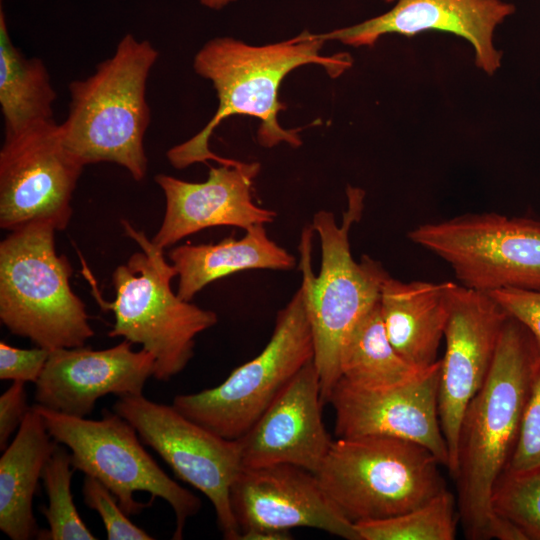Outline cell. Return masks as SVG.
<instances>
[{"instance_id":"10","label":"cell","mask_w":540,"mask_h":540,"mask_svg":"<svg viewBox=\"0 0 540 540\" xmlns=\"http://www.w3.org/2000/svg\"><path fill=\"white\" fill-rule=\"evenodd\" d=\"M408 238L444 260L465 287L540 291V221L465 214L418 225Z\"/></svg>"},{"instance_id":"2","label":"cell","mask_w":540,"mask_h":540,"mask_svg":"<svg viewBox=\"0 0 540 540\" xmlns=\"http://www.w3.org/2000/svg\"><path fill=\"white\" fill-rule=\"evenodd\" d=\"M324 42L304 31L287 41L263 46H252L231 37L214 38L204 44L194 58L193 67L199 76L212 82L219 105L199 133L168 150L170 164L183 169L209 160L218 164L234 162L214 154L208 144L214 129L233 115L260 120L257 140L265 148L282 142L299 147L302 142L296 131L282 128L277 120L279 111L286 109L278 98L279 87L290 71L305 64H319L331 77L351 67L349 54L321 55Z\"/></svg>"},{"instance_id":"21","label":"cell","mask_w":540,"mask_h":540,"mask_svg":"<svg viewBox=\"0 0 540 540\" xmlns=\"http://www.w3.org/2000/svg\"><path fill=\"white\" fill-rule=\"evenodd\" d=\"M240 239L226 237L216 244H185L168 254L177 270V295L192 298L209 283L251 269L291 270L296 259L267 235L264 225L245 230Z\"/></svg>"},{"instance_id":"25","label":"cell","mask_w":540,"mask_h":540,"mask_svg":"<svg viewBox=\"0 0 540 540\" xmlns=\"http://www.w3.org/2000/svg\"><path fill=\"white\" fill-rule=\"evenodd\" d=\"M456 499L444 489L426 503L397 516L355 524L360 540H453Z\"/></svg>"},{"instance_id":"29","label":"cell","mask_w":540,"mask_h":540,"mask_svg":"<svg viewBox=\"0 0 540 540\" xmlns=\"http://www.w3.org/2000/svg\"><path fill=\"white\" fill-rule=\"evenodd\" d=\"M540 467V359L524 409L519 435L506 469L526 471Z\"/></svg>"},{"instance_id":"12","label":"cell","mask_w":540,"mask_h":540,"mask_svg":"<svg viewBox=\"0 0 540 540\" xmlns=\"http://www.w3.org/2000/svg\"><path fill=\"white\" fill-rule=\"evenodd\" d=\"M84 167L64 144L54 119L5 135L0 150L1 228L13 231L45 222L64 230Z\"/></svg>"},{"instance_id":"35","label":"cell","mask_w":540,"mask_h":540,"mask_svg":"<svg viewBox=\"0 0 540 540\" xmlns=\"http://www.w3.org/2000/svg\"><path fill=\"white\" fill-rule=\"evenodd\" d=\"M386 2H393V1H396V0H385ZM398 1V0H397Z\"/></svg>"},{"instance_id":"11","label":"cell","mask_w":540,"mask_h":540,"mask_svg":"<svg viewBox=\"0 0 540 540\" xmlns=\"http://www.w3.org/2000/svg\"><path fill=\"white\" fill-rule=\"evenodd\" d=\"M113 411L126 419L141 441L155 450L183 481L212 503L225 539L240 540L230 489L242 466L239 439H227L195 423L172 405L141 395L120 396Z\"/></svg>"},{"instance_id":"16","label":"cell","mask_w":540,"mask_h":540,"mask_svg":"<svg viewBox=\"0 0 540 540\" xmlns=\"http://www.w3.org/2000/svg\"><path fill=\"white\" fill-rule=\"evenodd\" d=\"M155 358L128 340L103 350L88 347L50 351L35 383L36 404L75 417H86L105 395H141L153 376Z\"/></svg>"},{"instance_id":"5","label":"cell","mask_w":540,"mask_h":540,"mask_svg":"<svg viewBox=\"0 0 540 540\" xmlns=\"http://www.w3.org/2000/svg\"><path fill=\"white\" fill-rule=\"evenodd\" d=\"M51 224L33 222L0 243V319L14 335L53 350L93 337L83 301L72 291V267L55 249Z\"/></svg>"},{"instance_id":"1","label":"cell","mask_w":540,"mask_h":540,"mask_svg":"<svg viewBox=\"0 0 540 540\" xmlns=\"http://www.w3.org/2000/svg\"><path fill=\"white\" fill-rule=\"evenodd\" d=\"M540 344L508 316L482 387L468 404L458 441V516L470 540H526L493 510L492 493L517 443Z\"/></svg>"},{"instance_id":"30","label":"cell","mask_w":540,"mask_h":540,"mask_svg":"<svg viewBox=\"0 0 540 540\" xmlns=\"http://www.w3.org/2000/svg\"><path fill=\"white\" fill-rule=\"evenodd\" d=\"M51 350L37 346L21 349L0 342V379L36 383Z\"/></svg>"},{"instance_id":"15","label":"cell","mask_w":540,"mask_h":540,"mask_svg":"<svg viewBox=\"0 0 540 540\" xmlns=\"http://www.w3.org/2000/svg\"><path fill=\"white\" fill-rule=\"evenodd\" d=\"M230 502L241 533L307 527L360 540L355 524L340 512L316 475L295 465L243 467L231 486Z\"/></svg>"},{"instance_id":"32","label":"cell","mask_w":540,"mask_h":540,"mask_svg":"<svg viewBox=\"0 0 540 540\" xmlns=\"http://www.w3.org/2000/svg\"><path fill=\"white\" fill-rule=\"evenodd\" d=\"M25 382L13 384L0 396V449L5 450L15 430L20 427L29 411Z\"/></svg>"},{"instance_id":"14","label":"cell","mask_w":540,"mask_h":540,"mask_svg":"<svg viewBox=\"0 0 540 540\" xmlns=\"http://www.w3.org/2000/svg\"><path fill=\"white\" fill-rule=\"evenodd\" d=\"M440 360L419 378L387 389L355 387L340 378L328 402L335 411L338 438L396 437L427 448L448 467L449 453L438 414Z\"/></svg>"},{"instance_id":"23","label":"cell","mask_w":540,"mask_h":540,"mask_svg":"<svg viewBox=\"0 0 540 540\" xmlns=\"http://www.w3.org/2000/svg\"><path fill=\"white\" fill-rule=\"evenodd\" d=\"M0 106L5 135L54 119L56 91L45 63L27 58L12 42L0 1Z\"/></svg>"},{"instance_id":"22","label":"cell","mask_w":540,"mask_h":540,"mask_svg":"<svg viewBox=\"0 0 540 540\" xmlns=\"http://www.w3.org/2000/svg\"><path fill=\"white\" fill-rule=\"evenodd\" d=\"M57 444L31 407L0 458V530L12 540L38 535L32 500Z\"/></svg>"},{"instance_id":"9","label":"cell","mask_w":540,"mask_h":540,"mask_svg":"<svg viewBox=\"0 0 540 540\" xmlns=\"http://www.w3.org/2000/svg\"><path fill=\"white\" fill-rule=\"evenodd\" d=\"M51 437L71 450L74 470L105 485L128 515L152 503H141L134 493L145 491L152 500H165L176 516L173 539H182L188 518L198 513L201 500L172 480L143 448L136 429L116 412L103 411L100 420L75 417L33 406Z\"/></svg>"},{"instance_id":"34","label":"cell","mask_w":540,"mask_h":540,"mask_svg":"<svg viewBox=\"0 0 540 540\" xmlns=\"http://www.w3.org/2000/svg\"><path fill=\"white\" fill-rule=\"evenodd\" d=\"M201 3L211 9H221L235 0H200Z\"/></svg>"},{"instance_id":"6","label":"cell","mask_w":540,"mask_h":540,"mask_svg":"<svg viewBox=\"0 0 540 540\" xmlns=\"http://www.w3.org/2000/svg\"><path fill=\"white\" fill-rule=\"evenodd\" d=\"M122 225L141 251L114 270L115 299L106 302L96 290L95 297L102 309L114 313L115 323L108 336L142 345L155 358L153 377L168 381L193 357L195 337L213 327L218 317L174 293L171 280L177 270L165 260L164 250L128 221Z\"/></svg>"},{"instance_id":"31","label":"cell","mask_w":540,"mask_h":540,"mask_svg":"<svg viewBox=\"0 0 540 540\" xmlns=\"http://www.w3.org/2000/svg\"><path fill=\"white\" fill-rule=\"evenodd\" d=\"M488 294L540 344V291L506 288Z\"/></svg>"},{"instance_id":"24","label":"cell","mask_w":540,"mask_h":540,"mask_svg":"<svg viewBox=\"0 0 540 540\" xmlns=\"http://www.w3.org/2000/svg\"><path fill=\"white\" fill-rule=\"evenodd\" d=\"M340 378L368 390L395 387L422 376L428 368L407 362L390 343L379 302L355 325L340 354Z\"/></svg>"},{"instance_id":"26","label":"cell","mask_w":540,"mask_h":540,"mask_svg":"<svg viewBox=\"0 0 540 540\" xmlns=\"http://www.w3.org/2000/svg\"><path fill=\"white\" fill-rule=\"evenodd\" d=\"M73 471L71 455L58 443L41 476L49 501L48 507L41 508V513L45 516L49 528L38 532L39 539H96L74 504L71 493Z\"/></svg>"},{"instance_id":"3","label":"cell","mask_w":540,"mask_h":540,"mask_svg":"<svg viewBox=\"0 0 540 540\" xmlns=\"http://www.w3.org/2000/svg\"><path fill=\"white\" fill-rule=\"evenodd\" d=\"M347 209L339 224L334 213L320 210L302 231L300 267L314 339V364L321 399L327 403L340 379L343 344L359 320L378 302L389 275L380 262L363 255L355 261L349 233L364 209L365 192L349 186Z\"/></svg>"},{"instance_id":"27","label":"cell","mask_w":540,"mask_h":540,"mask_svg":"<svg viewBox=\"0 0 540 540\" xmlns=\"http://www.w3.org/2000/svg\"><path fill=\"white\" fill-rule=\"evenodd\" d=\"M492 507L526 540H540V467L526 471L505 469L495 483Z\"/></svg>"},{"instance_id":"4","label":"cell","mask_w":540,"mask_h":540,"mask_svg":"<svg viewBox=\"0 0 540 540\" xmlns=\"http://www.w3.org/2000/svg\"><path fill=\"white\" fill-rule=\"evenodd\" d=\"M159 52L148 40L124 35L112 56L85 79L70 82L64 144L84 165L111 162L142 181L148 168L144 135L150 124L146 87Z\"/></svg>"},{"instance_id":"28","label":"cell","mask_w":540,"mask_h":540,"mask_svg":"<svg viewBox=\"0 0 540 540\" xmlns=\"http://www.w3.org/2000/svg\"><path fill=\"white\" fill-rule=\"evenodd\" d=\"M82 493L85 504L95 510L102 518L107 539H154L129 520L128 515L122 510L113 493L97 479L85 475Z\"/></svg>"},{"instance_id":"33","label":"cell","mask_w":540,"mask_h":540,"mask_svg":"<svg viewBox=\"0 0 540 540\" xmlns=\"http://www.w3.org/2000/svg\"><path fill=\"white\" fill-rule=\"evenodd\" d=\"M292 539L289 531L247 530L241 533L240 540H288Z\"/></svg>"},{"instance_id":"18","label":"cell","mask_w":540,"mask_h":540,"mask_svg":"<svg viewBox=\"0 0 540 540\" xmlns=\"http://www.w3.org/2000/svg\"><path fill=\"white\" fill-rule=\"evenodd\" d=\"M514 12L515 6L502 0H398L392 9L377 17L310 36L361 47L373 46L390 33L410 37L429 30L449 32L467 40L473 47L477 68L493 75L503 56L494 45V31Z\"/></svg>"},{"instance_id":"20","label":"cell","mask_w":540,"mask_h":540,"mask_svg":"<svg viewBox=\"0 0 540 540\" xmlns=\"http://www.w3.org/2000/svg\"><path fill=\"white\" fill-rule=\"evenodd\" d=\"M453 282H402L387 276L382 283L379 306L387 337L410 364L428 368L437 350L449 314Z\"/></svg>"},{"instance_id":"13","label":"cell","mask_w":540,"mask_h":540,"mask_svg":"<svg viewBox=\"0 0 540 540\" xmlns=\"http://www.w3.org/2000/svg\"><path fill=\"white\" fill-rule=\"evenodd\" d=\"M508 316L490 294L453 283L438 389L439 420L449 453L447 468L453 478L464 413L487 378Z\"/></svg>"},{"instance_id":"17","label":"cell","mask_w":540,"mask_h":540,"mask_svg":"<svg viewBox=\"0 0 540 540\" xmlns=\"http://www.w3.org/2000/svg\"><path fill=\"white\" fill-rule=\"evenodd\" d=\"M260 171L257 162L234 161L209 167L204 182H188L158 174L155 182L162 189L166 207L158 232L151 239L161 250L201 230L233 226L247 230L272 223L277 213L253 201L254 179Z\"/></svg>"},{"instance_id":"8","label":"cell","mask_w":540,"mask_h":540,"mask_svg":"<svg viewBox=\"0 0 540 540\" xmlns=\"http://www.w3.org/2000/svg\"><path fill=\"white\" fill-rule=\"evenodd\" d=\"M313 359L307 293L301 282L287 305L277 313L272 336L259 355L234 369L218 386L177 395L172 406L215 434L238 439Z\"/></svg>"},{"instance_id":"19","label":"cell","mask_w":540,"mask_h":540,"mask_svg":"<svg viewBox=\"0 0 540 540\" xmlns=\"http://www.w3.org/2000/svg\"><path fill=\"white\" fill-rule=\"evenodd\" d=\"M323 405L319 374L312 360L238 438L242 466L291 464L316 474L333 442L322 421Z\"/></svg>"},{"instance_id":"7","label":"cell","mask_w":540,"mask_h":540,"mask_svg":"<svg viewBox=\"0 0 540 540\" xmlns=\"http://www.w3.org/2000/svg\"><path fill=\"white\" fill-rule=\"evenodd\" d=\"M439 460L401 438L366 435L333 441L317 473L322 488L352 523L408 512L446 489Z\"/></svg>"}]
</instances>
